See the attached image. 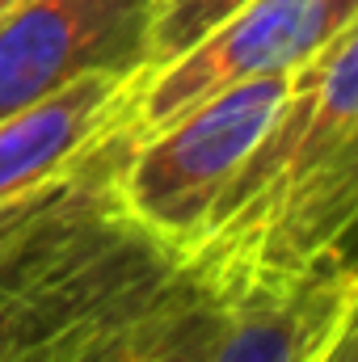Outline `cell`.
Listing matches in <instances>:
<instances>
[{
  "label": "cell",
  "mask_w": 358,
  "mask_h": 362,
  "mask_svg": "<svg viewBox=\"0 0 358 362\" xmlns=\"http://www.w3.org/2000/svg\"><path fill=\"white\" fill-rule=\"evenodd\" d=\"M122 148L127 135L64 181L0 202V362H30L76 316L181 262L118 211Z\"/></svg>",
  "instance_id": "7a4b0ae2"
},
{
  "label": "cell",
  "mask_w": 358,
  "mask_h": 362,
  "mask_svg": "<svg viewBox=\"0 0 358 362\" xmlns=\"http://www.w3.org/2000/svg\"><path fill=\"white\" fill-rule=\"evenodd\" d=\"M346 25H358V0H249L178 59L139 76L127 139L148 135L232 85L291 76Z\"/></svg>",
  "instance_id": "277c9868"
},
{
  "label": "cell",
  "mask_w": 358,
  "mask_h": 362,
  "mask_svg": "<svg viewBox=\"0 0 358 362\" xmlns=\"http://www.w3.org/2000/svg\"><path fill=\"white\" fill-rule=\"evenodd\" d=\"M228 329V303L178 266L118 329L101 362H211Z\"/></svg>",
  "instance_id": "ba28073f"
},
{
  "label": "cell",
  "mask_w": 358,
  "mask_h": 362,
  "mask_svg": "<svg viewBox=\"0 0 358 362\" xmlns=\"http://www.w3.org/2000/svg\"><path fill=\"white\" fill-rule=\"evenodd\" d=\"M249 0H152V30H148V68L178 59L207 30L224 17L245 8Z\"/></svg>",
  "instance_id": "30bf717a"
},
{
  "label": "cell",
  "mask_w": 358,
  "mask_h": 362,
  "mask_svg": "<svg viewBox=\"0 0 358 362\" xmlns=\"http://www.w3.org/2000/svg\"><path fill=\"white\" fill-rule=\"evenodd\" d=\"M291 76H258L127 139L114 169L118 211L156 245L181 249L202 232L215 198L278 114Z\"/></svg>",
  "instance_id": "3957f363"
},
{
  "label": "cell",
  "mask_w": 358,
  "mask_h": 362,
  "mask_svg": "<svg viewBox=\"0 0 358 362\" xmlns=\"http://www.w3.org/2000/svg\"><path fill=\"white\" fill-rule=\"evenodd\" d=\"M178 266H173V270H178ZM173 270H165L161 278H152V282H144V286H135V291H127V295H114V299L97 303L93 312L76 316L64 333H55V337H51V341H47L30 362H101L105 358V350L114 346L118 329L144 308V299H148V295H152V291H156Z\"/></svg>",
  "instance_id": "9c48e42d"
},
{
  "label": "cell",
  "mask_w": 358,
  "mask_h": 362,
  "mask_svg": "<svg viewBox=\"0 0 358 362\" xmlns=\"http://www.w3.org/2000/svg\"><path fill=\"white\" fill-rule=\"evenodd\" d=\"M148 72V68H144ZM144 72H93L0 118V202L34 194L89 165L127 135Z\"/></svg>",
  "instance_id": "8992f818"
},
{
  "label": "cell",
  "mask_w": 358,
  "mask_h": 362,
  "mask_svg": "<svg viewBox=\"0 0 358 362\" xmlns=\"http://www.w3.org/2000/svg\"><path fill=\"white\" fill-rule=\"evenodd\" d=\"M358 215V25L291 72L262 139L215 198L181 266L224 303L350 257Z\"/></svg>",
  "instance_id": "6da1fadb"
},
{
  "label": "cell",
  "mask_w": 358,
  "mask_h": 362,
  "mask_svg": "<svg viewBox=\"0 0 358 362\" xmlns=\"http://www.w3.org/2000/svg\"><path fill=\"white\" fill-rule=\"evenodd\" d=\"M13 4H17V0H0V13H4V8H13Z\"/></svg>",
  "instance_id": "7c38bea8"
},
{
  "label": "cell",
  "mask_w": 358,
  "mask_h": 362,
  "mask_svg": "<svg viewBox=\"0 0 358 362\" xmlns=\"http://www.w3.org/2000/svg\"><path fill=\"white\" fill-rule=\"evenodd\" d=\"M354 262L333 257L287 286L232 299L211 362H312L342 325L354 320Z\"/></svg>",
  "instance_id": "52a82bcc"
},
{
  "label": "cell",
  "mask_w": 358,
  "mask_h": 362,
  "mask_svg": "<svg viewBox=\"0 0 358 362\" xmlns=\"http://www.w3.org/2000/svg\"><path fill=\"white\" fill-rule=\"evenodd\" d=\"M312 362H354V320L342 325V329L312 354Z\"/></svg>",
  "instance_id": "8fae6325"
},
{
  "label": "cell",
  "mask_w": 358,
  "mask_h": 362,
  "mask_svg": "<svg viewBox=\"0 0 358 362\" xmlns=\"http://www.w3.org/2000/svg\"><path fill=\"white\" fill-rule=\"evenodd\" d=\"M152 0H17L0 13V118L93 72L148 68Z\"/></svg>",
  "instance_id": "5b68a950"
}]
</instances>
